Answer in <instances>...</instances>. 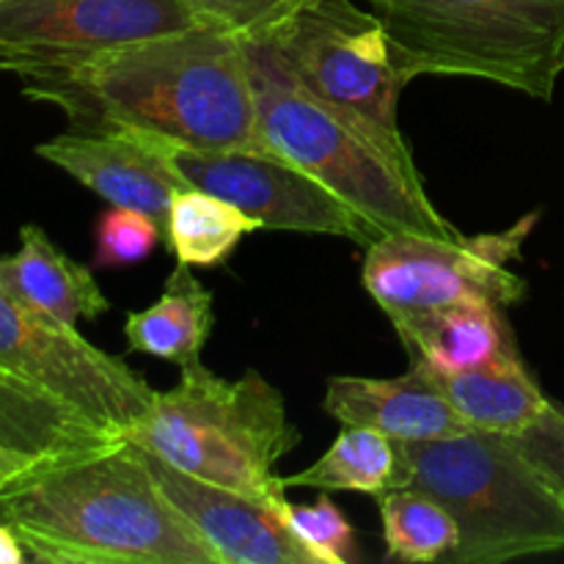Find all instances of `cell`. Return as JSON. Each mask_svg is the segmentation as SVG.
Returning a JSON list of instances; mask_svg holds the SVG:
<instances>
[{"mask_svg": "<svg viewBox=\"0 0 564 564\" xmlns=\"http://www.w3.org/2000/svg\"><path fill=\"white\" fill-rule=\"evenodd\" d=\"M259 130L273 154L323 182L383 235L457 237L419 174L402 132L317 97L279 50L242 42Z\"/></svg>", "mask_w": 564, "mask_h": 564, "instance_id": "obj_3", "label": "cell"}, {"mask_svg": "<svg viewBox=\"0 0 564 564\" xmlns=\"http://www.w3.org/2000/svg\"><path fill=\"white\" fill-rule=\"evenodd\" d=\"M323 411L341 427L378 430L391 441H438L471 430L422 361L400 378L334 375L325 383Z\"/></svg>", "mask_w": 564, "mask_h": 564, "instance_id": "obj_14", "label": "cell"}, {"mask_svg": "<svg viewBox=\"0 0 564 564\" xmlns=\"http://www.w3.org/2000/svg\"><path fill=\"white\" fill-rule=\"evenodd\" d=\"M135 132L163 154L165 163L185 180V185L226 198L242 213L262 220L264 229L341 237L364 248L380 240V231L345 198L279 154L196 149L147 130Z\"/></svg>", "mask_w": 564, "mask_h": 564, "instance_id": "obj_10", "label": "cell"}, {"mask_svg": "<svg viewBox=\"0 0 564 564\" xmlns=\"http://www.w3.org/2000/svg\"><path fill=\"white\" fill-rule=\"evenodd\" d=\"M176 510L198 529L224 564H323L270 501L204 482L143 449Z\"/></svg>", "mask_w": 564, "mask_h": 564, "instance_id": "obj_12", "label": "cell"}, {"mask_svg": "<svg viewBox=\"0 0 564 564\" xmlns=\"http://www.w3.org/2000/svg\"><path fill=\"white\" fill-rule=\"evenodd\" d=\"M127 438L180 471L275 507L286 499L275 463L301 444L284 397L268 378L248 369L226 380L202 358L185 364L169 391H154L152 408Z\"/></svg>", "mask_w": 564, "mask_h": 564, "instance_id": "obj_5", "label": "cell"}, {"mask_svg": "<svg viewBox=\"0 0 564 564\" xmlns=\"http://www.w3.org/2000/svg\"><path fill=\"white\" fill-rule=\"evenodd\" d=\"M259 229H264L262 220L226 198L198 187H182L171 202L163 231L176 262L187 268H215Z\"/></svg>", "mask_w": 564, "mask_h": 564, "instance_id": "obj_20", "label": "cell"}, {"mask_svg": "<svg viewBox=\"0 0 564 564\" xmlns=\"http://www.w3.org/2000/svg\"><path fill=\"white\" fill-rule=\"evenodd\" d=\"M394 488L433 496L460 543L444 564H501L564 551V501L516 435L468 430L438 441H394Z\"/></svg>", "mask_w": 564, "mask_h": 564, "instance_id": "obj_4", "label": "cell"}, {"mask_svg": "<svg viewBox=\"0 0 564 564\" xmlns=\"http://www.w3.org/2000/svg\"><path fill=\"white\" fill-rule=\"evenodd\" d=\"M268 42L317 97L400 132L397 108L413 77L372 11L352 0H317Z\"/></svg>", "mask_w": 564, "mask_h": 564, "instance_id": "obj_9", "label": "cell"}, {"mask_svg": "<svg viewBox=\"0 0 564 564\" xmlns=\"http://www.w3.org/2000/svg\"><path fill=\"white\" fill-rule=\"evenodd\" d=\"M397 482V446L389 435L369 427H341L334 444L308 468L281 477L284 490H356L380 496Z\"/></svg>", "mask_w": 564, "mask_h": 564, "instance_id": "obj_21", "label": "cell"}, {"mask_svg": "<svg viewBox=\"0 0 564 564\" xmlns=\"http://www.w3.org/2000/svg\"><path fill=\"white\" fill-rule=\"evenodd\" d=\"M386 556L408 564L446 562L460 543L455 518L416 488H389L378 496Z\"/></svg>", "mask_w": 564, "mask_h": 564, "instance_id": "obj_22", "label": "cell"}, {"mask_svg": "<svg viewBox=\"0 0 564 564\" xmlns=\"http://www.w3.org/2000/svg\"><path fill=\"white\" fill-rule=\"evenodd\" d=\"M0 367L110 433L127 435L149 413L154 389L75 325L50 317L0 284Z\"/></svg>", "mask_w": 564, "mask_h": 564, "instance_id": "obj_8", "label": "cell"}, {"mask_svg": "<svg viewBox=\"0 0 564 564\" xmlns=\"http://www.w3.org/2000/svg\"><path fill=\"white\" fill-rule=\"evenodd\" d=\"M516 441L564 501V408L549 400L538 422L516 435Z\"/></svg>", "mask_w": 564, "mask_h": 564, "instance_id": "obj_26", "label": "cell"}, {"mask_svg": "<svg viewBox=\"0 0 564 564\" xmlns=\"http://www.w3.org/2000/svg\"><path fill=\"white\" fill-rule=\"evenodd\" d=\"M0 284L61 323L77 325V319H97L110 312V301L91 270L66 257L42 226H22L20 248L11 257H0Z\"/></svg>", "mask_w": 564, "mask_h": 564, "instance_id": "obj_17", "label": "cell"}, {"mask_svg": "<svg viewBox=\"0 0 564 564\" xmlns=\"http://www.w3.org/2000/svg\"><path fill=\"white\" fill-rule=\"evenodd\" d=\"M36 154L66 171L110 207H130L163 224L185 185L163 154L135 130H69L42 141Z\"/></svg>", "mask_w": 564, "mask_h": 564, "instance_id": "obj_13", "label": "cell"}, {"mask_svg": "<svg viewBox=\"0 0 564 564\" xmlns=\"http://www.w3.org/2000/svg\"><path fill=\"white\" fill-rule=\"evenodd\" d=\"M22 562H28L25 545L20 543L14 529L0 523V564H22Z\"/></svg>", "mask_w": 564, "mask_h": 564, "instance_id": "obj_27", "label": "cell"}, {"mask_svg": "<svg viewBox=\"0 0 564 564\" xmlns=\"http://www.w3.org/2000/svg\"><path fill=\"white\" fill-rule=\"evenodd\" d=\"M119 438L127 435L99 427L91 419L80 416L55 397L0 367V449L42 466L102 449Z\"/></svg>", "mask_w": 564, "mask_h": 564, "instance_id": "obj_16", "label": "cell"}, {"mask_svg": "<svg viewBox=\"0 0 564 564\" xmlns=\"http://www.w3.org/2000/svg\"><path fill=\"white\" fill-rule=\"evenodd\" d=\"M0 523L14 529L31 562L224 564L130 438L3 482Z\"/></svg>", "mask_w": 564, "mask_h": 564, "instance_id": "obj_2", "label": "cell"}, {"mask_svg": "<svg viewBox=\"0 0 564 564\" xmlns=\"http://www.w3.org/2000/svg\"><path fill=\"white\" fill-rule=\"evenodd\" d=\"M94 268H130L143 262L158 248L165 231L163 224L141 209L110 207L97 220Z\"/></svg>", "mask_w": 564, "mask_h": 564, "instance_id": "obj_25", "label": "cell"}, {"mask_svg": "<svg viewBox=\"0 0 564 564\" xmlns=\"http://www.w3.org/2000/svg\"><path fill=\"white\" fill-rule=\"evenodd\" d=\"M11 75L28 99L58 108L69 130L132 127L196 149L270 152L242 42L215 28L160 33Z\"/></svg>", "mask_w": 564, "mask_h": 564, "instance_id": "obj_1", "label": "cell"}, {"mask_svg": "<svg viewBox=\"0 0 564 564\" xmlns=\"http://www.w3.org/2000/svg\"><path fill=\"white\" fill-rule=\"evenodd\" d=\"M411 77L457 75L551 102L564 75V0H364Z\"/></svg>", "mask_w": 564, "mask_h": 564, "instance_id": "obj_6", "label": "cell"}, {"mask_svg": "<svg viewBox=\"0 0 564 564\" xmlns=\"http://www.w3.org/2000/svg\"><path fill=\"white\" fill-rule=\"evenodd\" d=\"M28 468H36V463L25 460V457L14 455V452L9 449H0V485L9 482V479L20 477V474H25Z\"/></svg>", "mask_w": 564, "mask_h": 564, "instance_id": "obj_28", "label": "cell"}, {"mask_svg": "<svg viewBox=\"0 0 564 564\" xmlns=\"http://www.w3.org/2000/svg\"><path fill=\"white\" fill-rule=\"evenodd\" d=\"M213 325V292L191 273L187 264L176 262L163 295L143 312L127 314L124 339L130 350L185 367L202 358Z\"/></svg>", "mask_w": 564, "mask_h": 564, "instance_id": "obj_19", "label": "cell"}, {"mask_svg": "<svg viewBox=\"0 0 564 564\" xmlns=\"http://www.w3.org/2000/svg\"><path fill=\"white\" fill-rule=\"evenodd\" d=\"M196 25L185 0H0V69L86 58Z\"/></svg>", "mask_w": 564, "mask_h": 564, "instance_id": "obj_11", "label": "cell"}, {"mask_svg": "<svg viewBox=\"0 0 564 564\" xmlns=\"http://www.w3.org/2000/svg\"><path fill=\"white\" fill-rule=\"evenodd\" d=\"M198 25L215 28L240 42L270 39L286 20L317 0H185Z\"/></svg>", "mask_w": 564, "mask_h": 564, "instance_id": "obj_23", "label": "cell"}, {"mask_svg": "<svg viewBox=\"0 0 564 564\" xmlns=\"http://www.w3.org/2000/svg\"><path fill=\"white\" fill-rule=\"evenodd\" d=\"M413 361L438 375H460L518 352L505 306L482 297L424 308L391 319Z\"/></svg>", "mask_w": 564, "mask_h": 564, "instance_id": "obj_15", "label": "cell"}, {"mask_svg": "<svg viewBox=\"0 0 564 564\" xmlns=\"http://www.w3.org/2000/svg\"><path fill=\"white\" fill-rule=\"evenodd\" d=\"M279 512L323 564H350L358 560L356 529L328 496H319L308 507L284 499Z\"/></svg>", "mask_w": 564, "mask_h": 564, "instance_id": "obj_24", "label": "cell"}, {"mask_svg": "<svg viewBox=\"0 0 564 564\" xmlns=\"http://www.w3.org/2000/svg\"><path fill=\"white\" fill-rule=\"evenodd\" d=\"M435 380L463 422L482 433L521 435L549 405V397L532 378L521 352L501 356L471 372H435Z\"/></svg>", "mask_w": 564, "mask_h": 564, "instance_id": "obj_18", "label": "cell"}, {"mask_svg": "<svg viewBox=\"0 0 564 564\" xmlns=\"http://www.w3.org/2000/svg\"><path fill=\"white\" fill-rule=\"evenodd\" d=\"M534 224L538 213L494 235H383L367 248L364 290L389 319L468 297L516 306L527 297L529 286L512 270V262L521 259Z\"/></svg>", "mask_w": 564, "mask_h": 564, "instance_id": "obj_7", "label": "cell"}]
</instances>
